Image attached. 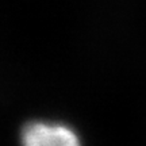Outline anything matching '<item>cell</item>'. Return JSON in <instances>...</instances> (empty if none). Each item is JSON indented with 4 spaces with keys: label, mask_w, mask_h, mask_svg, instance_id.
Here are the masks:
<instances>
[{
    "label": "cell",
    "mask_w": 146,
    "mask_h": 146,
    "mask_svg": "<svg viewBox=\"0 0 146 146\" xmlns=\"http://www.w3.org/2000/svg\"><path fill=\"white\" fill-rule=\"evenodd\" d=\"M19 146H83L78 131L64 120L34 118L19 131Z\"/></svg>",
    "instance_id": "obj_1"
}]
</instances>
